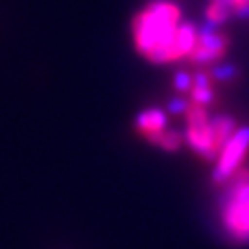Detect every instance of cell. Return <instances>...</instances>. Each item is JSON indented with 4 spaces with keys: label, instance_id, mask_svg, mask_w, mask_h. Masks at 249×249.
Masks as SVG:
<instances>
[{
    "label": "cell",
    "instance_id": "cell-11",
    "mask_svg": "<svg viewBox=\"0 0 249 249\" xmlns=\"http://www.w3.org/2000/svg\"><path fill=\"white\" fill-rule=\"evenodd\" d=\"M190 109V102L185 98H174L168 102V111L172 115H187Z\"/></svg>",
    "mask_w": 249,
    "mask_h": 249
},
{
    "label": "cell",
    "instance_id": "cell-1",
    "mask_svg": "<svg viewBox=\"0 0 249 249\" xmlns=\"http://www.w3.org/2000/svg\"><path fill=\"white\" fill-rule=\"evenodd\" d=\"M181 11L168 0H155L133 18V39L137 52L155 65H166L181 57L178 32Z\"/></svg>",
    "mask_w": 249,
    "mask_h": 249
},
{
    "label": "cell",
    "instance_id": "cell-8",
    "mask_svg": "<svg viewBox=\"0 0 249 249\" xmlns=\"http://www.w3.org/2000/svg\"><path fill=\"white\" fill-rule=\"evenodd\" d=\"M211 76L218 81H231L238 76V69H236L234 65H231V63H223V65L214 67L213 72H211Z\"/></svg>",
    "mask_w": 249,
    "mask_h": 249
},
{
    "label": "cell",
    "instance_id": "cell-9",
    "mask_svg": "<svg viewBox=\"0 0 249 249\" xmlns=\"http://www.w3.org/2000/svg\"><path fill=\"white\" fill-rule=\"evenodd\" d=\"M190 98H192V104L205 107V106H209V104H213L214 90L211 89V87H205V89L192 87V90H190Z\"/></svg>",
    "mask_w": 249,
    "mask_h": 249
},
{
    "label": "cell",
    "instance_id": "cell-13",
    "mask_svg": "<svg viewBox=\"0 0 249 249\" xmlns=\"http://www.w3.org/2000/svg\"><path fill=\"white\" fill-rule=\"evenodd\" d=\"M238 18H249V4L248 6H244V8H240L236 13H234Z\"/></svg>",
    "mask_w": 249,
    "mask_h": 249
},
{
    "label": "cell",
    "instance_id": "cell-4",
    "mask_svg": "<svg viewBox=\"0 0 249 249\" xmlns=\"http://www.w3.org/2000/svg\"><path fill=\"white\" fill-rule=\"evenodd\" d=\"M249 151V125L238 127L234 135L227 141L218 155V162L214 166L213 181L216 185H225L234 178V174L240 168L242 160Z\"/></svg>",
    "mask_w": 249,
    "mask_h": 249
},
{
    "label": "cell",
    "instance_id": "cell-2",
    "mask_svg": "<svg viewBox=\"0 0 249 249\" xmlns=\"http://www.w3.org/2000/svg\"><path fill=\"white\" fill-rule=\"evenodd\" d=\"M234 131L236 124L231 116L218 115L211 118L205 107L190 104V109L187 111L185 141L199 157L207 160L216 159Z\"/></svg>",
    "mask_w": 249,
    "mask_h": 249
},
{
    "label": "cell",
    "instance_id": "cell-10",
    "mask_svg": "<svg viewBox=\"0 0 249 249\" xmlns=\"http://www.w3.org/2000/svg\"><path fill=\"white\" fill-rule=\"evenodd\" d=\"M174 85H176V89H178L179 92H190V90H192V76H190L188 72H183V71L176 72V76H174Z\"/></svg>",
    "mask_w": 249,
    "mask_h": 249
},
{
    "label": "cell",
    "instance_id": "cell-5",
    "mask_svg": "<svg viewBox=\"0 0 249 249\" xmlns=\"http://www.w3.org/2000/svg\"><path fill=\"white\" fill-rule=\"evenodd\" d=\"M168 116L159 107H150L142 113H139L135 118V127L148 139V142L157 144V139L162 131H166Z\"/></svg>",
    "mask_w": 249,
    "mask_h": 249
},
{
    "label": "cell",
    "instance_id": "cell-7",
    "mask_svg": "<svg viewBox=\"0 0 249 249\" xmlns=\"http://www.w3.org/2000/svg\"><path fill=\"white\" fill-rule=\"evenodd\" d=\"M181 144H183V135L181 133H178V131H162L159 135L155 146H160L162 150L166 151H176L179 150Z\"/></svg>",
    "mask_w": 249,
    "mask_h": 249
},
{
    "label": "cell",
    "instance_id": "cell-12",
    "mask_svg": "<svg viewBox=\"0 0 249 249\" xmlns=\"http://www.w3.org/2000/svg\"><path fill=\"white\" fill-rule=\"evenodd\" d=\"M192 87H197V89H205V87H211V76L205 74V72H196L192 76Z\"/></svg>",
    "mask_w": 249,
    "mask_h": 249
},
{
    "label": "cell",
    "instance_id": "cell-14",
    "mask_svg": "<svg viewBox=\"0 0 249 249\" xmlns=\"http://www.w3.org/2000/svg\"><path fill=\"white\" fill-rule=\"evenodd\" d=\"M248 4H249V0H232V9H234V13L240 8H244V6H248Z\"/></svg>",
    "mask_w": 249,
    "mask_h": 249
},
{
    "label": "cell",
    "instance_id": "cell-3",
    "mask_svg": "<svg viewBox=\"0 0 249 249\" xmlns=\"http://www.w3.org/2000/svg\"><path fill=\"white\" fill-rule=\"evenodd\" d=\"M234 187L229 190L222 207V223L232 240L249 242V172L234 174Z\"/></svg>",
    "mask_w": 249,
    "mask_h": 249
},
{
    "label": "cell",
    "instance_id": "cell-6",
    "mask_svg": "<svg viewBox=\"0 0 249 249\" xmlns=\"http://www.w3.org/2000/svg\"><path fill=\"white\" fill-rule=\"evenodd\" d=\"M231 17H232L231 9L223 8V6H220V4L211 2V6L207 8V20L214 22L216 26H223V24H225Z\"/></svg>",
    "mask_w": 249,
    "mask_h": 249
}]
</instances>
